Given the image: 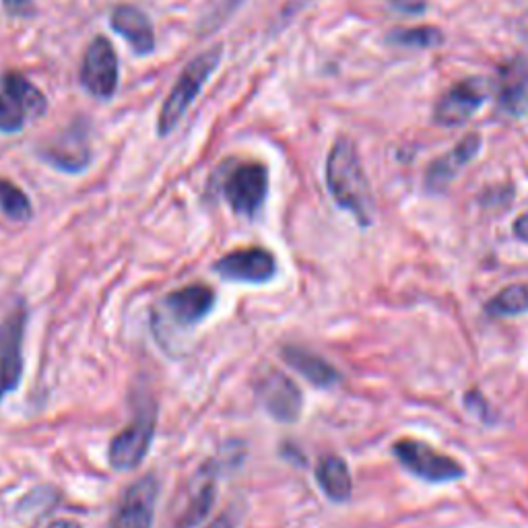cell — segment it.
<instances>
[{
    "instance_id": "14",
    "label": "cell",
    "mask_w": 528,
    "mask_h": 528,
    "mask_svg": "<svg viewBox=\"0 0 528 528\" xmlns=\"http://www.w3.org/2000/svg\"><path fill=\"white\" fill-rule=\"evenodd\" d=\"M163 306L178 326H194L211 314L215 306V293L207 285L194 283L170 293L165 297Z\"/></svg>"
},
{
    "instance_id": "18",
    "label": "cell",
    "mask_w": 528,
    "mask_h": 528,
    "mask_svg": "<svg viewBox=\"0 0 528 528\" xmlns=\"http://www.w3.org/2000/svg\"><path fill=\"white\" fill-rule=\"evenodd\" d=\"M316 479L320 489L328 495L333 502H345L351 498V473L347 462L335 454H328L318 462L316 469Z\"/></svg>"
},
{
    "instance_id": "10",
    "label": "cell",
    "mask_w": 528,
    "mask_h": 528,
    "mask_svg": "<svg viewBox=\"0 0 528 528\" xmlns=\"http://www.w3.org/2000/svg\"><path fill=\"white\" fill-rule=\"evenodd\" d=\"M215 271L236 283H267L277 273L275 256L264 248H242L225 254L215 262Z\"/></svg>"
},
{
    "instance_id": "21",
    "label": "cell",
    "mask_w": 528,
    "mask_h": 528,
    "mask_svg": "<svg viewBox=\"0 0 528 528\" xmlns=\"http://www.w3.org/2000/svg\"><path fill=\"white\" fill-rule=\"evenodd\" d=\"M388 42L401 48H417V50H432L442 46L444 33L438 27H407V29H394L390 31Z\"/></svg>"
},
{
    "instance_id": "15",
    "label": "cell",
    "mask_w": 528,
    "mask_h": 528,
    "mask_svg": "<svg viewBox=\"0 0 528 528\" xmlns=\"http://www.w3.org/2000/svg\"><path fill=\"white\" fill-rule=\"evenodd\" d=\"M498 99L506 114L522 118L528 114V62L514 58L498 71Z\"/></svg>"
},
{
    "instance_id": "28",
    "label": "cell",
    "mask_w": 528,
    "mask_h": 528,
    "mask_svg": "<svg viewBox=\"0 0 528 528\" xmlns=\"http://www.w3.org/2000/svg\"><path fill=\"white\" fill-rule=\"evenodd\" d=\"M514 234H516L518 240L528 242V213H524V215H520L516 219V223H514Z\"/></svg>"
},
{
    "instance_id": "11",
    "label": "cell",
    "mask_w": 528,
    "mask_h": 528,
    "mask_svg": "<svg viewBox=\"0 0 528 528\" xmlns=\"http://www.w3.org/2000/svg\"><path fill=\"white\" fill-rule=\"evenodd\" d=\"M157 495L159 483L153 475L139 479L124 493L110 528H151Z\"/></svg>"
},
{
    "instance_id": "27",
    "label": "cell",
    "mask_w": 528,
    "mask_h": 528,
    "mask_svg": "<svg viewBox=\"0 0 528 528\" xmlns=\"http://www.w3.org/2000/svg\"><path fill=\"white\" fill-rule=\"evenodd\" d=\"M240 514L236 510H227L219 518H215L207 528H238Z\"/></svg>"
},
{
    "instance_id": "17",
    "label": "cell",
    "mask_w": 528,
    "mask_h": 528,
    "mask_svg": "<svg viewBox=\"0 0 528 528\" xmlns=\"http://www.w3.org/2000/svg\"><path fill=\"white\" fill-rule=\"evenodd\" d=\"M283 359L289 363L295 372H300L308 382H312L318 388H330L341 380L335 366H330L324 357H320L308 349L293 347V345L283 347Z\"/></svg>"
},
{
    "instance_id": "7",
    "label": "cell",
    "mask_w": 528,
    "mask_h": 528,
    "mask_svg": "<svg viewBox=\"0 0 528 528\" xmlns=\"http://www.w3.org/2000/svg\"><path fill=\"white\" fill-rule=\"evenodd\" d=\"M155 434V413L153 409L141 411L137 419L132 421L126 429L112 440L108 460L112 469L116 471H132L137 469L145 454L149 452V446L153 442Z\"/></svg>"
},
{
    "instance_id": "6",
    "label": "cell",
    "mask_w": 528,
    "mask_h": 528,
    "mask_svg": "<svg viewBox=\"0 0 528 528\" xmlns=\"http://www.w3.org/2000/svg\"><path fill=\"white\" fill-rule=\"evenodd\" d=\"M256 399L271 417L281 423H293L302 415V392L283 372L269 368L256 378Z\"/></svg>"
},
{
    "instance_id": "5",
    "label": "cell",
    "mask_w": 528,
    "mask_h": 528,
    "mask_svg": "<svg viewBox=\"0 0 528 528\" xmlns=\"http://www.w3.org/2000/svg\"><path fill=\"white\" fill-rule=\"evenodd\" d=\"M27 310L17 304L0 324V399L19 388L23 376V337Z\"/></svg>"
},
{
    "instance_id": "13",
    "label": "cell",
    "mask_w": 528,
    "mask_h": 528,
    "mask_svg": "<svg viewBox=\"0 0 528 528\" xmlns=\"http://www.w3.org/2000/svg\"><path fill=\"white\" fill-rule=\"evenodd\" d=\"M81 126L83 122H75L60 139L42 151V159L62 172H83L91 161V151L87 145V132Z\"/></svg>"
},
{
    "instance_id": "16",
    "label": "cell",
    "mask_w": 528,
    "mask_h": 528,
    "mask_svg": "<svg viewBox=\"0 0 528 528\" xmlns=\"http://www.w3.org/2000/svg\"><path fill=\"white\" fill-rule=\"evenodd\" d=\"M112 27L137 54L147 56L155 50L153 25L141 9L130 7V5H120L112 13Z\"/></svg>"
},
{
    "instance_id": "2",
    "label": "cell",
    "mask_w": 528,
    "mask_h": 528,
    "mask_svg": "<svg viewBox=\"0 0 528 528\" xmlns=\"http://www.w3.org/2000/svg\"><path fill=\"white\" fill-rule=\"evenodd\" d=\"M221 46L196 56L186 69L180 75V79L176 81L174 89L170 91L168 99H165V104L159 112V120H157V130L159 135L165 137L170 135V132L178 126V122L182 120V116L186 114V110L190 108V104L196 99V95L201 93L203 85L209 81V77L215 73V69L219 66L221 60Z\"/></svg>"
},
{
    "instance_id": "22",
    "label": "cell",
    "mask_w": 528,
    "mask_h": 528,
    "mask_svg": "<svg viewBox=\"0 0 528 528\" xmlns=\"http://www.w3.org/2000/svg\"><path fill=\"white\" fill-rule=\"evenodd\" d=\"M485 310L495 318H510L528 312V287L510 285L502 289L498 295L491 297Z\"/></svg>"
},
{
    "instance_id": "24",
    "label": "cell",
    "mask_w": 528,
    "mask_h": 528,
    "mask_svg": "<svg viewBox=\"0 0 528 528\" xmlns=\"http://www.w3.org/2000/svg\"><path fill=\"white\" fill-rule=\"evenodd\" d=\"M25 110L15 102V97H11L5 89L0 91V132H19L25 126Z\"/></svg>"
},
{
    "instance_id": "26",
    "label": "cell",
    "mask_w": 528,
    "mask_h": 528,
    "mask_svg": "<svg viewBox=\"0 0 528 528\" xmlns=\"http://www.w3.org/2000/svg\"><path fill=\"white\" fill-rule=\"evenodd\" d=\"M392 7L407 15H419L425 11L423 0H392Z\"/></svg>"
},
{
    "instance_id": "25",
    "label": "cell",
    "mask_w": 528,
    "mask_h": 528,
    "mask_svg": "<svg viewBox=\"0 0 528 528\" xmlns=\"http://www.w3.org/2000/svg\"><path fill=\"white\" fill-rule=\"evenodd\" d=\"M3 5L5 11L17 19H29L38 13V7L33 0H3Z\"/></svg>"
},
{
    "instance_id": "1",
    "label": "cell",
    "mask_w": 528,
    "mask_h": 528,
    "mask_svg": "<svg viewBox=\"0 0 528 528\" xmlns=\"http://www.w3.org/2000/svg\"><path fill=\"white\" fill-rule=\"evenodd\" d=\"M326 186L335 203L349 211L359 225L368 227L374 221V196L363 172L355 143L349 137H339L330 147L326 159Z\"/></svg>"
},
{
    "instance_id": "29",
    "label": "cell",
    "mask_w": 528,
    "mask_h": 528,
    "mask_svg": "<svg viewBox=\"0 0 528 528\" xmlns=\"http://www.w3.org/2000/svg\"><path fill=\"white\" fill-rule=\"evenodd\" d=\"M48 528H83L77 520H69V518H62V520H54Z\"/></svg>"
},
{
    "instance_id": "8",
    "label": "cell",
    "mask_w": 528,
    "mask_h": 528,
    "mask_svg": "<svg viewBox=\"0 0 528 528\" xmlns=\"http://www.w3.org/2000/svg\"><path fill=\"white\" fill-rule=\"evenodd\" d=\"M81 83L99 99L114 95L118 87V58L106 38H95L89 44L81 66Z\"/></svg>"
},
{
    "instance_id": "20",
    "label": "cell",
    "mask_w": 528,
    "mask_h": 528,
    "mask_svg": "<svg viewBox=\"0 0 528 528\" xmlns=\"http://www.w3.org/2000/svg\"><path fill=\"white\" fill-rule=\"evenodd\" d=\"M213 502H215V481H213V473H207V479L198 485L196 491L190 495V502H188L186 510L182 512L178 526L180 528H196L209 516Z\"/></svg>"
},
{
    "instance_id": "4",
    "label": "cell",
    "mask_w": 528,
    "mask_h": 528,
    "mask_svg": "<svg viewBox=\"0 0 528 528\" xmlns=\"http://www.w3.org/2000/svg\"><path fill=\"white\" fill-rule=\"evenodd\" d=\"M223 194L229 207L242 217H254L267 201L269 172L262 163H242L225 178Z\"/></svg>"
},
{
    "instance_id": "3",
    "label": "cell",
    "mask_w": 528,
    "mask_h": 528,
    "mask_svg": "<svg viewBox=\"0 0 528 528\" xmlns=\"http://www.w3.org/2000/svg\"><path fill=\"white\" fill-rule=\"evenodd\" d=\"M394 456L401 460V465L409 469L415 477L429 481V483H446V481H456L465 475L458 462L436 448H432L425 442L419 440H399L392 446Z\"/></svg>"
},
{
    "instance_id": "9",
    "label": "cell",
    "mask_w": 528,
    "mask_h": 528,
    "mask_svg": "<svg viewBox=\"0 0 528 528\" xmlns=\"http://www.w3.org/2000/svg\"><path fill=\"white\" fill-rule=\"evenodd\" d=\"M487 95L489 91L485 79L471 77L458 81L436 104V122L444 126H460L469 122L483 108Z\"/></svg>"
},
{
    "instance_id": "19",
    "label": "cell",
    "mask_w": 528,
    "mask_h": 528,
    "mask_svg": "<svg viewBox=\"0 0 528 528\" xmlns=\"http://www.w3.org/2000/svg\"><path fill=\"white\" fill-rule=\"evenodd\" d=\"M3 89L15 97V102L25 110L27 116H42L46 112V97L44 93L29 83L25 77H21L19 73H7L3 77Z\"/></svg>"
},
{
    "instance_id": "12",
    "label": "cell",
    "mask_w": 528,
    "mask_h": 528,
    "mask_svg": "<svg viewBox=\"0 0 528 528\" xmlns=\"http://www.w3.org/2000/svg\"><path fill=\"white\" fill-rule=\"evenodd\" d=\"M481 143H483L481 135L471 132V135L458 141L452 151L429 163V168L425 172V188L436 194L446 192L448 186L454 182V178L460 174V170L477 157V153L481 151Z\"/></svg>"
},
{
    "instance_id": "23",
    "label": "cell",
    "mask_w": 528,
    "mask_h": 528,
    "mask_svg": "<svg viewBox=\"0 0 528 528\" xmlns=\"http://www.w3.org/2000/svg\"><path fill=\"white\" fill-rule=\"evenodd\" d=\"M0 211L13 221H27L31 217V203L27 194L13 182L0 180Z\"/></svg>"
}]
</instances>
